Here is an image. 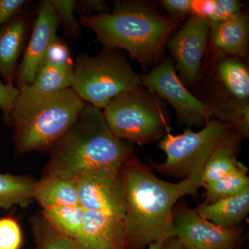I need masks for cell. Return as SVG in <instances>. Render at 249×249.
<instances>
[{
    "label": "cell",
    "instance_id": "obj_1",
    "mask_svg": "<svg viewBox=\"0 0 249 249\" xmlns=\"http://www.w3.org/2000/svg\"><path fill=\"white\" fill-rule=\"evenodd\" d=\"M126 196L125 249H144L175 237L173 214L181 197L204 186L201 175L170 183L157 178L132 156L122 168Z\"/></svg>",
    "mask_w": 249,
    "mask_h": 249
},
{
    "label": "cell",
    "instance_id": "obj_2",
    "mask_svg": "<svg viewBox=\"0 0 249 249\" xmlns=\"http://www.w3.org/2000/svg\"><path fill=\"white\" fill-rule=\"evenodd\" d=\"M78 21L96 34L95 42L124 49L144 70L160 63L167 42L181 27L180 21L138 1H117L111 13L81 16Z\"/></svg>",
    "mask_w": 249,
    "mask_h": 249
},
{
    "label": "cell",
    "instance_id": "obj_3",
    "mask_svg": "<svg viewBox=\"0 0 249 249\" xmlns=\"http://www.w3.org/2000/svg\"><path fill=\"white\" fill-rule=\"evenodd\" d=\"M50 150L43 176L71 181L90 170L121 169L133 156L129 144L111 132L101 109L87 103L74 124Z\"/></svg>",
    "mask_w": 249,
    "mask_h": 249
},
{
    "label": "cell",
    "instance_id": "obj_4",
    "mask_svg": "<svg viewBox=\"0 0 249 249\" xmlns=\"http://www.w3.org/2000/svg\"><path fill=\"white\" fill-rule=\"evenodd\" d=\"M19 90L10 120L19 153L51 150L74 124L85 106L71 88L52 93L31 86Z\"/></svg>",
    "mask_w": 249,
    "mask_h": 249
},
{
    "label": "cell",
    "instance_id": "obj_5",
    "mask_svg": "<svg viewBox=\"0 0 249 249\" xmlns=\"http://www.w3.org/2000/svg\"><path fill=\"white\" fill-rule=\"evenodd\" d=\"M103 113L111 132L127 143L160 141L170 132L164 102L142 86L113 98Z\"/></svg>",
    "mask_w": 249,
    "mask_h": 249
},
{
    "label": "cell",
    "instance_id": "obj_6",
    "mask_svg": "<svg viewBox=\"0 0 249 249\" xmlns=\"http://www.w3.org/2000/svg\"><path fill=\"white\" fill-rule=\"evenodd\" d=\"M73 71L71 89L84 102L100 109L121 93L142 86L141 76L118 49L104 48L96 55L80 54Z\"/></svg>",
    "mask_w": 249,
    "mask_h": 249
},
{
    "label": "cell",
    "instance_id": "obj_7",
    "mask_svg": "<svg viewBox=\"0 0 249 249\" xmlns=\"http://www.w3.org/2000/svg\"><path fill=\"white\" fill-rule=\"evenodd\" d=\"M235 130L219 119H210L198 132L189 128L178 135L168 132L159 144L166 160L161 164H156L155 168L177 178L201 175L206 162L218 147L237 137L239 134H235Z\"/></svg>",
    "mask_w": 249,
    "mask_h": 249
},
{
    "label": "cell",
    "instance_id": "obj_8",
    "mask_svg": "<svg viewBox=\"0 0 249 249\" xmlns=\"http://www.w3.org/2000/svg\"><path fill=\"white\" fill-rule=\"evenodd\" d=\"M216 88L206 103L211 116L230 124L240 136L249 134V70L240 58L222 57L214 72Z\"/></svg>",
    "mask_w": 249,
    "mask_h": 249
},
{
    "label": "cell",
    "instance_id": "obj_9",
    "mask_svg": "<svg viewBox=\"0 0 249 249\" xmlns=\"http://www.w3.org/2000/svg\"><path fill=\"white\" fill-rule=\"evenodd\" d=\"M141 79L142 85L171 105L182 124L188 127L205 125L210 120L211 114L206 103L183 84L170 59L160 62Z\"/></svg>",
    "mask_w": 249,
    "mask_h": 249
},
{
    "label": "cell",
    "instance_id": "obj_10",
    "mask_svg": "<svg viewBox=\"0 0 249 249\" xmlns=\"http://www.w3.org/2000/svg\"><path fill=\"white\" fill-rule=\"evenodd\" d=\"M80 205L85 211H95L124 219L125 188L122 168L90 170L75 180Z\"/></svg>",
    "mask_w": 249,
    "mask_h": 249
},
{
    "label": "cell",
    "instance_id": "obj_11",
    "mask_svg": "<svg viewBox=\"0 0 249 249\" xmlns=\"http://www.w3.org/2000/svg\"><path fill=\"white\" fill-rule=\"evenodd\" d=\"M210 30L206 19L191 14L167 42L183 83L194 85L200 78Z\"/></svg>",
    "mask_w": 249,
    "mask_h": 249
},
{
    "label": "cell",
    "instance_id": "obj_12",
    "mask_svg": "<svg viewBox=\"0 0 249 249\" xmlns=\"http://www.w3.org/2000/svg\"><path fill=\"white\" fill-rule=\"evenodd\" d=\"M173 226L175 237L186 249H235L240 240L236 228L218 227L184 204L174 209Z\"/></svg>",
    "mask_w": 249,
    "mask_h": 249
},
{
    "label": "cell",
    "instance_id": "obj_13",
    "mask_svg": "<svg viewBox=\"0 0 249 249\" xmlns=\"http://www.w3.org/2000/svg\"><path fill=\"white\" fill-rule=\"evenodd\" d=\"M59 26L58 17L50 1H40L22 61L18 67L16 83L18 89L32 84L47 49L58 36Z\"/></svg>",
    "mask_w": 249,
    "mask_h": 249
},
{
    "label": "cell",
    "instance_id": "obj_14",
    "mask_svg": "<svg viewBox=\"0 0 249 249\" xmlns=\"http://www.w3.org/2000/svg\"><path fill=\"white\" fill-rule=\"evenodd\" d=\"M23 9L0 28V76L11 86H15L18 60L33 26L32 14Z\"/></svg>",
    "mask_w": 249,
    "mask_h": 249
},
{
    "label": "cell",
    "instance_id": "obj_15",
    "mask_svg": "<svg viewBox=\"0 0 249 249\" xmlns=\"http://www.w3.org/2000/svg\"><path fill=\"white\" fill-rule=\"evenodd\" d=\"M73 241L81 249H125L124 220L85 210L83 227Z\"/></svg>",
    "mask_w": 249,
    "mask_h": 249
},
{
    "label": "cell",
    "instance_id": "obj_16",
    "mask_svg": "<svg viewBox=\"0 0 249 249\" xmlns=\"http://www.w3.org/2000/svg\"><path fill=\"white\" fill-rule=\"evenodd\" d=\"M211 45L221 57L245 58L248 53V15L241 11L232 17L211 26Z\"/></svg>",
    "mask_w": 249,
    "mask_h": 249
},
{
    "label": "cell",
    "instance_id": "obj_17",
    "mask_svg": "<svg viewBox=\"0 0 249 249\" xmlns=\"http://www.w3.org/2000/svg\"><path fill=\"white\" fill-rule=\"evenodd\" d=\"M196 211L201 217L218 227L235 229L249 214V190L237 196L199 205Z\"/></svg>",
    "mask_w": 249,
    "mask_h": 249
},
{
    "label": "cell",
    "instance_id": "obj_18",
    "mask_svg": "<svg viewBox=\"0 0 249 249\" xmlns=\"http://www.w3.org/2000/svg\"><path fill=\"white\" fill-rule=\"evenodd\" d=\"M34 198L42 208L80 206L75 181L53 175L42 176L36 181Z\"/></svg>",
    "mask_w": 249,
    "mask_h": 249
},
{
    "label": "cell",
    "instance_id": "obj_19",
    "mask_svg": "<svg viewBox=\"0 0 249 249\" xmlns=\"http://www.w3.org/2000/svg\"><path fill=\"white\" fill-rule=\"evenodd\" d=\"M237 137L218 147L206 162L201 173L204 186L206 183L225 178L248 168L236 157Z\"/></svg>",
    "mask_w": 249,
    "mask_h": 249
},
{
    "label": "cell",
    "instance_id": "obj_20",
    "mask_svg": "<svg viewBox=\"0 0 249 249\" xmlns=\"http://www.w3.org/2000/svg\"><path fill=\"white\" fill-rule=\"evenodd\" d=\"M36 181L32 178L0 173V209L25 207L35 200Z\"/></svg>",
    "mask_w": 249,
    "mask_h": 249
},
{
    "label": "cell",
    "instance_id": "obj_21",
    "mask_svg": "<svg viewBox=\"0 0 249 249\" xmlns=\"http://www.w3.org/2000/svg\"><path fill=\"white\" fill-rule=\"evenodd\" d=\"M42 216L59 233L74 240L83 227L85 210L81 206H48L42 208Z\"/></svg>",
    "mask_w": 249,
    "mask_h": 249
},
{
    "label": "cell",
    "instance_id": "obj_22",
    "mask_svg": "<svg viewBox=\"0 0 249 249\" xmlns=\"http://www.w3.org/2000/svg\"><path fill=\"white\" fill-rule=\"evenodd\" d=\"M73 78V69L42 62L30 86L42 92H57L71 88Z\"/></svg>",
    "mask_w": 249,
    "mask_h": 249
},
{
    "label": "cell",
    "instance_id": "obj_23",
    "mask_svg": "<svg viewBox=\"0 0 249 249\" xmlns=\"http://www.w3.org/2000/svg\"><path fill=\"white\" fill-rule=\"evenodd\" d=\"M247 172H240L206 183L204 204H211L221 199L237 196L249 190Z\"/></svg>",
    "mask_w": 249,
    "mask_h": 249
},
{
    "label": "cell",
    "instance_id": "obj_24",
    "mask_svg": "<svg viewBox=\"0 0 249 249\" xmlns=\"http://www.w3.org/2000/svg\"><path fill=\"white\" fill-rule=\"evenodd\" d=\"M242 3L237 0H192L191 14L204 18L212 26L238 14Z\"/></svg>",
    "mask_w": 249,
    "mask_h": 249
},
{
    "label": "cell",
    "instance_id": "obj_25",
    "mask_svg": "<svg viewBox=\"0 0 249 249\" xmlns=\"http://www.w3.org/2000/svg\"><path fill=\"white\" fill-rule=\"evenodd\" d=\"M33 227L37 249H81L71 239L51 227L42 216L34 219Z\"/></svg>",
    "mask_w": 249,
    "mask_h": 249
},
{
    "label": "cell",
    "instance_id": "obj_26",
    "mask_svg": "<svg viewBox=\"0 0 249 249\" xmlns=\"http://www.w3.org/2000/svg\"><path fill=\"white\" fill-rule=\"evenodd\" d=\"M65 34L71 39L78 38L80 36V24L75 18L74 0H49Z\"/></svg>",
    "mask_w": 249,
    "mask_h": 249
},
{
    "label": "cell",
    "instance_id": "obj_27",
    "mask_svg": "<svg viewBox=\"0 0 249 249\" xmlns=\"http://www.w3.org/2000/svg\"><path fill=\"white\" fill-rule=\"evenodd\" d=\"M22 234L14 218L0 217V249H20Z\"/></svg>",
    "mask_w": 249,
    "mask_h": 249
},
{
    "label": "cell",
    "instance_id": "obj_28",
    "mask_svg": "<svg viewBox=\"0 0 249 249\" xmlns=\"http://www.w3.org/2000/svg\"><path fill=\"white\" fill-rule=\"evenodd\" d=\"M42 62L74 69V62L72 60L68 46L65 41L58 36L49 46Z\"/></svg>",
    "mask_w": 249,
    "mask_h": 249
},
{
    "label": "cell",
    "instance_id": "obj_29",
    "mask_svg": "<svg viewBox=\"0 0 249 249\" xmlns=\"http://www.w3.org/2000/svg\"><path fill=\"white\" fill-rule=\"evenodd\" d=\"M19 93L17 87L5 84L0 80V109L2 111L3 121L6 125H10L11 112Z\"/></svg>",
    "mask_w": 249,
    "mask_h": 249
},
{
    "label": "cell",
    "instance_id": "obj_30",
    "mask_svg": "<svg viewBox=\"0 0 249 249\" xmlns=\"http://www.w3.org/2000/svg\"><path fill=\"white\" fill-rule=\"evenodd\" d=\"M160 2L174 20L181 22L191 15L192 0H161Z\"/></svg>",
    "mask_w": 249,
    "mask_h": 249
},
{
    "label": "cell",
    "instance_id": "obj_31",
    "mask_svg": "<svg viewBox=\"0 0 249 249\" xmlns=\"http://www.w3.org/2000/svg\"><path fill=\"white\" fill-rule=\"evenodd\" d=\"M75 11L81 13L82 16H91L93 12L106 14L109 13V5L103 0H79L76 1Z\"/></svg>",
    "mask_w": 249,
    "mask_h": 249
},
{
    "label": "cell",
    "instance_id": "obj_32",
    "mask_svg": "<svg viewBox=\"0 0 249 249\" xmlns=\"http://www.w3.org/2000/svg\"><path fill=\"white\" fill-rule=\"evenodd\" d=\"M27 2L25 0H0V28L19 13Z\"/></svg>",
    "mask_w": 249,
    "mask_h": 249
},
{
    "label": "cell",
    "instance_id": "obj_33",
    "mask_svg": "<svg viewBox=\"0 0 249 249\" xmlns=\"http://www.w3.org/2000/svg\"><path fill=\"white\" fill-rule=\"evenodd\" d=\"M147 249H186L178 237H172L168 240L149 245Z\"/></svg>",
    "mask_w": 249,
    "mask_h": 249
}]
</instances>
